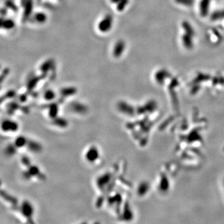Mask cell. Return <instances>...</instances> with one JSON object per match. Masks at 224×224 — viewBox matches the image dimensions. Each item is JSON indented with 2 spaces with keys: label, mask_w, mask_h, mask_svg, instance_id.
Returning <instances> with one entry per match:
<instances>
[{
  "label": "cell",
  "mask_w": 224,
  "mask_h": 224,
  "mask_svg": "<svg viewBox=\"0 0 224 224\" xmlns=\"http://www.w3.org/2000/svg\"><path fill=\"white\" fill-rule=\"evenodd\" d=\"M114 24V18L110 14H106L103 18L99 21L97 25L98 30L102 33H108Z\"/></svg>",
  "instance_id": "obj_1"
},
{
  "label": "cell",
  "mask_w": 224,
  "mask_h": 224,
  "mask_svg": "<svg viewBox=\"0 0 224 224\" xmlns=\"http://www.w3.org/2000/svg\"><path fill=\"white\" fill-rule=\"evenodd\" d=\"M126 48V43L122 40H118L114 46L113 50H112V54L115 58H119L121 57L123 53L124 52Z\"/></svg>",
  "instance_id": "obj_2"
},
{
  "label": "cell",
  "mask_w": 224,
  "mask_h": 224,
  "mask_svg": "<svg viewBox=\"0 0 224 224\" xmlns=\"http://www.w3.org/2000/svg\"><path fill=\"white\" fill-rule=\"evenodd\" d=\"M100 158L99 151L95 146H92L88 149L86 153V160L90 163H93Z\"/></svg>",
  "instance_id": "obj_3"
},
{
  "label": "cell",
  "mask_w": 224,
  "mask_h": 224,
  "mask_svg": "<svg viewBox=\"0 0 224 224\" xmlns=\"http://www.w3.org/2000/svg\"><path fill=\"white\" fill-rule=\"evenodd\" d=\"M33 0H28L26 3L24 5V11L22 14V21L24 22L27 21L32 16L33 11Z\"/></svg>",
  "instance_id": "obj_4"
},
{
  "label": "cell",
  "mask_w": 224,
  "mask_h": 224,
  "mask_svg": "<svg viewBox=\"0 0 224 224\" xmlns=\"http://www.w3.org/2000/svg\"><path fill=\"white\" fill-rule=\"evenodd\" d=\"M18 128V124L12 120H6L2 125V129L3 131L8 132H15Z\"/></svg>",
  "instance_id": "obj_5"
},
{
  "label": "cell",
  "mask_w": 224,
  "mask_h": 224,
  "mask_svg": "<svg viewBox=\"0 0 224 224\" xmlns=\"http://www.w3.org/2000/svg\"><path fill=\"white\" fill-rule=\"evenodd\" d=\"M2 28L5 30H11L14 29L15 27V22L11 18H2Z\"/></svg>",
  "instance_id": "obj_6"
},
{
  "label": "cell",
  "mask_w": 224,
  "mask_h": 224,
  "mask_svg": "<svg viewBox=\"0 0 224 224\" xmlns=\"http://www.w3.org/2000/svg\"><path fill=\"white\" fill-rule=\"evenodd\" d=\"M54 66V61L52 59H49L44 61L40 66V70L42 74H47L49 70H51Z\"/></svg>",
  "instance_id": "obj_7"
},
{
  "label": "cell",
  "mask_w": 224,
  "mask_h": 224,
  "mask_svg": "<svg viewBox=\"0 0 224 224\" xmlns=\"http://www.w3.org/2000/svg\"><path fill=\"white\" fill-rule=\"evenodd\" d=\"M211 0H201L200 3V12L202 16H206L208 14Z\"/></svg>",
  "instance_id": "obj_8"
},
{
  "label": "cell",
  "mask_w": 224,
  "mask_h": 224,
  "mask_svg": "<svg viewBox=\"0 0 224 224\" xmlns=\"http://www.w3.org/2000/svg\"><path fill=\"white\" fill-rule=\"evenodd\" d=\"M34 21L38 24H44L47 20V16L44 12H37L33 15Z\"/></svg>",
  "instance_id": "obj_9"
},
{
  "label": "cell",
  "mask_w": 224,
  "mask_h": 224,
  "mask_svg": "<svg viewBox=\"0 0 224 224\" xmlns=\"http://www.w3.org/2000/svg\"><path fill=\"white\" fill-rule=\"evenodd\" d=\"M193 36L190 34L185 33L182 38V41L184 46L187 49H192L193 47Z\"/></svg>",
  "instance_id": "obj_10"
},
{
  "label": "cell",
  "mask_w": 224,
  "mask_h": 224,
  "mask_svg": "<svg viewBox=\"0 0 224 224\" xmlns=\"http://www.w3.org/2000/svg\"><path fill=\"white\" fill-rule=\"evenodd\" d=\"M170 73L166 70L162 69L156 74V79L159 82H163L166 78L170 77Z\"/></svg>",
  "instance_id": "obj_11"
},
{
  "label": "cell",
  "mask_w": 224,
  "mask_h": 224,
  "mask_svg": "<svg viewBox=\"0 0 224 224\" xmlns=\"http://www.w3.org/2000/svg\"><path fill=\"white\" fill-rule=\"evenodd\" d=\"M42 78V76H34L32 78H31L27 83V88L30 90H32V89L36 87V86L38 84V83L39 82V81Z\"/></svg>",
  "instance_id": "obj_12"
},
{
  "label": "cell",
  "mask_w": 224,
  "mask_h": 224,
  "mask_svg": "<svg viewBox=\"0 0 224 224\" xmlns=\"http://www.w3.org/2000/svg\"><path fill=\"white\" fill-rule=\"evenodd\" d=\"M182 26L186 34H190L193 37L195 36V31L189 22H188L187 21H184L182 22Z\"/></svg>",
  "instance_id": "obj_13"
},
{
  "label": "cell",
  "mask_w": 224,
  "mask_h": 224,
  "mask_svg": "<svg viewBox=\"0 0 224 224\" xmlns=\"http://www.w3.org/2000/svg\"><path fill=\"white\" fill-rule=\"evenodd\" d=\"M76 92H77V89L73 87H66L61 90V94L65 97L72 95L75 94Z\"/></svg>",
  "instance_id": "obj_14"
},
{
  "label": "cell",
  "mask_w": 224,
  "mask_h": 224,
  "mask_svg": "<svg viewBox=\"0 0 224 224\" xmlns=\"http://www.w3.org/2000/svg\"><path fill=\"white\" fill-rule=\"evenodd\" d=\"M224 18V10L217 11L214 12L211 15V19L212 21H218Z\"/></svg>",
  "instance_id": "obj_15"
},
{
  "label": "cell",
  "mask_w": 224,
  "mask_h": 224,
  "mask_svg": "<svg viewBox=\"0 0 224 224\" xmlns=\"http://www.w3.org/2000/svg\"><path fill=\"white\" fill-rule=\"evenodd\" d=\"M5 7H6L8 9H10L14 12H17L18 11V7L13 0H6L5 2Z\"/></svg>",
  "instance_id": "obj_16"
},
{
  "label": "cell",
  "mask_w": 224,
  "mask_h": 224,
  "mask_svg": "<svg viewBox=\"0 0 224 224\" xmlns=\"http://www.w3.org/2000/svg\"><path fill=\"white\" fill-rule=\"evenodd\" d=\"M130 0H120L119 3L117 5V10L119 12H122L128 6Z\"/></svg>",
  "instance_id": "obj_17"
},
{
  "label": "cell",
  "mask_w": 224,
  "mask_h": 224,
  "mask_svg": "<svg viewBox=\"0 0 224 224\" xmlns=\"http://www.w3.org/2000/svg\"><path fill=\"white\" fill-rule=\"evenodd\" d=\"M55 97H56L55 93L51 89L46 90L44 94V98L45 100L47 101L53 100L55 98Z\"/></svg>",
  "instance_id": "obj_18"
},
{
  "label": "cell",
  "mask_w": 224,
  "mask_h": 224,
  "mask_svg": "<svg viewBox=\"0 0 224 224\" xmlns=\"http://www.w3.org/2000/svg\"><path fill=\"white\" fill-rule=\"evenodd\" d=\"M209 78H210V76L208 75L200 74L197 77H196V78L194 79V82H200L209 79Z\"/></svg>",
  "instance_id": "obj_19"
},
{
  "label": "cell",
  "mask_w": 224,
  "mask_h": 224,
  "mask_svg": "<svg viewBox=\"0 0 224 224\" xmlns=\"http://www.w3.org/2000/svg\"><path fill=\"white\" fill-rule=\"evenodd\" d=\"M175 1L178 4L186 6H191L194 2V0H175Z\"/></svg>",
  "instance_id": "obj_20"
},
{
  "label": "cell",
  "mask_w": 224,
  "mask_h": 224,
  "mask_svg": "<svg viewBox=\"0 0 224 224\" xmlns=\"http://www.w3.org/2000/svg\"><path fill=\"white\" fill-rule=\"evenodd\" d=\"M10 73V69L8 68H5L3 69L2 73V75H1V80L2 81L3 80L4 78H5Z\"/></svg>",
  "instance_id": "obj_21"
},
{
  "label": "cell",
  "mask_w": 224,
  "mask_h": 224,
  "mask_svg": "<svg viewBox=\"0 0 224 224\" xmlns=\"http://www.w3.org/2000/svg\"><path fill=\"white\" fill-rule=\"evenodd\" d=\"M8 13V8L6 7H4L2 9V11H1V14H2V16L3 18H5V16Z\"/></svg>",
  "instance_id": "obj_22"
},
{
  "label": "cell",
  "mask_w": 224,
  "mask_h": 224,
  "mask_svg": "<svg viewBox=\"0 0 224 224\" xmlns=\"http://www.w3.org/2000/svg\"><path fill=\"white\" fill-rule=\"evenodd\" d=\"M110 2L112 3V4H114V5H117L118 3H119V2L120 1V0H110Z\"/></svg>",
  "instance_id": "obj_23"
},
{
  "label": "cell",
  "mask_w": 224,
  "mask_h": 224,
  "mask_svg": "<svg viewBox=\"0 0 224 224\" xmlns=\"http://www.w3.org/2000/svg\"><path fill=\"white\" fill-rule=\"evenodd\" d=\"M28 1V0H21V5L22 7L24 6V5L26 3V2Z\"/></svg>",
  "instance_id": "obj_24"
}]
</instances>
